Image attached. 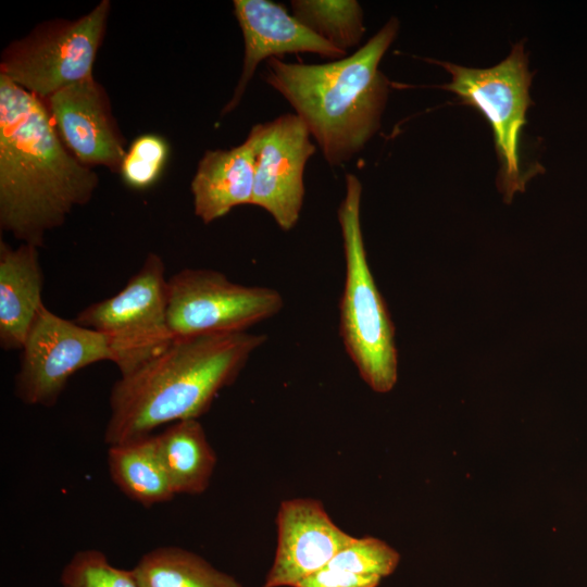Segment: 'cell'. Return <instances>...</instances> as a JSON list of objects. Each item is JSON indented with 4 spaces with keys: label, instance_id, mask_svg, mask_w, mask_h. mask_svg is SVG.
I'll return each instance as SVG.
<instances>
[{
    "label": "cell",
    "instance_id": "obj_1",
    "mask_svg": "<svg viewBox=\"0 0 587 587\" xmlns=\"http://www.w3.org/2000/svg\"><path fill=\"white\" fill-rule=\"evenodd\" d=\"M97 185V174L65 149L39 98L0 75L1 229L40 247Z\"/></svg>",
    "mask_w": 587,
    "mask_h": 587
},
{
    "label": "cell",
    "instance_id": "obj_2",
    "mask_svg": "<svg viewBox=\"0 0 587 587\" xmlns=\"http://www.w3.org/2000/svg\"><path fill=\"white\" fill-rule=\"evenodd\" d=\"M266 339L248 332L174 338L160 354L113 385L105 444L127 442L165 424L198 420Z\"/></svg>",
    "mask_w": 587,
    "mask_h": 587
},
{
    "label": "cell",
    "instance_id": "obj_3",
    "mask_svg": "<svg viewBox=\"0 0 587 587\" xmlns=\"http://www.w3.org/2000/svg\"><path fill=\"white\" fill-rule=\"evenodd\" d=\"M398 29L392 17L353 54L324 64L266 60L265 83L295 109L332 166L350 161L380 127L388 80L378 65Z\"/></svg>",
    "mask_w": 587,
    "mask_h": 587
},
{
    "label": "cell",
    "instance_id": "obj_4",
    "mask_svg": "<svg viewBox=\"0 0 587 587\" xmlns=\"http://www.w3.org/2000/svg\"><path fill=\"white\" fill-rule=\"evenodd\" d=\"M361 197L359 178L347 174L345 196L337 211L346 265L339 330L361 378L372 390L385 394L398 379V351L394 323L367 261Z\"/></svg>",
    "mask_w": 587,
    "mask_h": 587
},
{
    "label": "cell",
    "instance_id": "obj_5",
    "mask_svg": "<svg viewBox=\"0 0 587 587\" xmlns=\"http://www.w3.org/2000/svg\"><path fill=\"white\" fill-rule=\"evenodd\" d=\"M74 321L105 337L121 376L160 354L174 339L163 259L149 253L122 290L83 309Z\"/></svg>",
    "mask_w": 587,
    "mask_h": 587
},
{
    "label": "cell",
    "instance_id": "obj_6",
    "mask_svg": "<svg viewBox=\"0 0 587 587\" xmlns=\"http://www.w3.org/2000/svg\"><path fill=\"white\" fill-rule=\"evenodd\" d=\"M439 63L451 75V82L442 88L478 109L489 121L500 162L498 188L510 203L515 192L524 191L532 176L520 165L519 155L520 136L532 102V74L523 45L516 43L502 62L488 68Z\"/></svg>",
    "mask_w": 587,
    "mask_h": 587
},
{
    "label": "cell",
    "instance_id": "obj_7",
    "mask_svg": "<svg viewBox=\"0 0 587 587\" xmlns=\"http://www.w3.org/2000/svg\"><path fill=\"white\" fill-rule=\"evenodd\" d=\"M282 295L246 286L209 268H183L167 279V321L174 338L241 333L276 315Z\"/></svg>",
    "mask_w": 587,
    "mask_h": 587
},
{
    "label": "cell",
    "instance_id": "obj_8",
    "mask_svg": "<svg viewBox=\"0 0 587 587\" xmlns=\"http://www.w3.org/2000/svg\"><path fill=\"white\" fill-rule=\"evenodd\" d=\"M110 2L97 4L73 22H59L9 47L1 74L36 95L49 98L60 89L92 76Z\"/></svg>",
    "mask_w": 587,
    "mask_h": 587
},
{
    "label": "cell",
    "instance_id": "obj_9",
    "mask_svg": "<svg viewBox=\"0 0 587 587\" xmlns=\"http://www.w3.org/2000/svg\"><path fill=\"white\" fill-rule=\"evenodd\" d=\"M113 357L105 337L43 305L21 349L16 397L29 405L52 407L79 370Z\"/></svg>",
    "mask_w": 587,
    "mask_h": 587
},
{
    "label": "cell",
    "instance_id": "obj_10",
    "mask_svg": "<svg viewBox=\"0 0 587 587\" xmlns=\"http://www.w3.org/2000/svg\"><path fill=\"white\" fill-rule=\"evenodd\" d=\"M254 185L251 204L264 209L283 230L297 224L304 198L303 173L315 146L297 115L287 113L254 125Z\"/></svg>",
    "mask_w": 587,
    "mask_h": 587
},
{
    "label": "cell",
    "instance_id": "obj_11",
    "mask_svg": "<svg viewBox=\"0 0 587 587\" xmlns=\"http://www.w3.org/2000/svg\"><path fill=\"white\" fill-rule=\"evenodd\" d=\"M276 526L277 547L263 587H296L355 538L338 527L313 498L283 501Z\"/></svg>",
    "mask_w": 587,
    "mask_h": 587
},
{
    "label": "cell",
    "instance_id": "obj_12",
    "mask_svg": "<svg viewBox=\"0 0 587 587\" xmlns=\"http://www.w3.org/2000/svg\"><path fill=\"white\" fill-rule=\"evenodd\" d=\"M233 3L243 35L245 58L241 76L223 114L238 105L263 60L299 52L316 53L334 61L347 57L346 51L312 32L278 3L268 0H235Z\"/></svg>",
    "mask_w": 587,
    "mask_h": 587
},
{
    "label": "cell",
    "instance_id": "obj_13",
    "mask_svg": "<svg viewBox=\"0 0 587 587\" xmlns=\"http://www.w3.org/2000/svg\"><path fill=\"white\" fill-rule=\"evenodd\" d=\"M47 100L61 139L80 163L121 167L126 151L92 76L60 89Z\"/></svg>",
    "mask_w": 587,
    "mask_h": 587
},
{
    "label": "cell",
    "instance_id": "obj_14",
    "mask_svg": "<svg viewBox=\"0 0 587 587\" xmlns=\"http://www.w3.org/2000/svg\"><path fill=\"white\" fill-rule=\"evenodd\" d=\"M38 248L26 242L12 248L0 241V346L4 350L22 349L45 305Z\"/></svg>",
    "mask_w": 587,
    "mask_h": 587
},
{
    "label": "cell",
    "instance_id": "obj_15",
    "mask_svg": "<svg viewBox=\"0 0 587 587\" xmlns=\"http://www.w3.org/2000/svg\"><path fill=\"white\" fill-rule=\"evenodd\" d=\"M255 149L247 139L229 150L205 151L191 182L195 214L209 224L232 209L251 204Z\"/></svg>",
    "mask_w": 587,
    "mask_h": 587
},
{
    "label": "cell",
    "instance_id": "obj_16",
    "mask_svg": "<svg viewBox=\"0 0 587 587\" xmlns=\"http://www.w3.org/2000/svg\"><path fill=\"white\" fill-rule=\"evenodd\" d=\"M154 438L175 495L203 494L217 459L201 423L198 420L178 421Z\"/></svg>",
    "mask_w": 587,
    "mask_h": 587
},
{
    "label": "cell",
    "instance_id": "obj_17",
    "mask_svg": "<svg viewBox=\"0 0 587 587\" xmlns=\"http://www.w3.org/2000/svg\"><path fill=\"white\" fill-rule=\"evenodd\" d=\"M107 461L115 485L142 507L167 502L176 496L161 461L154 435L109 446Z\"/></svg>",
    "mask_w": 587,
    "mask_h": 587
},
{
    "label": "cell",
    "instance_id": "obj_18",
    "mask_svg": "<svg viewBox=\"0 0 587 587\" xmlns=\"http://www.w3.org/2000/svg\"><path fill=\"white\" fill-rule=\"evenodd\" d=\"M133 573L140 587H243L199 554L175 546L147 552Z\"/></svg>",
    "mask_w": 587,
    "mask_h": 587
},
{
    "label": "cell",
    "instance_id": "obj_19",
    "mask_svg": "<svg viewBox=\"0 0 587 587\" xmlns=\"http://www.w3.org/2000/svg\"><path fill=\"white\" fill-rule=\"evenodd\" d=\"M294 16L337 49L358 46L363 37V11L355 0H294Z\"/></svg>",
    "mask_w": 587,
    "mask_h": 587
},
{
    "label": "cell",
    "instance_id": "obj_20",
    "mask_svg": "<svg viewBox=\"0 0 587 587\" xmlns=\"http://www.w3.org/2000/svg\"><path fill=\"white\" fill-rule=\"evenodd\" d=\"M63 587H140L133 570L113 566L96 549L76 552L61 573Z\"/></svg>",
    "mask_w": 587,
    "mask_h": 587
},
{
    "label": "cell",
    "instance_id": "obj_21",
    "mask_svg": "<svg viewBox=\"0 0 587 587\" xmlns=\"http://www.w3.org/2000/svg\"><path fill=\"white\" fill-rule=\"evenodd\" d=\"M399 560V553L385 541L355 537L326 566L382 579L395 571Z\"/></svg>",
    "mask_w": 587,
    "mask_h": 587
},
{
    "label": "cell",
    "instance_id": "obj_22",
    "mask_svg": "<svg viewBox=\"0 0 587 587\" xmlns=\"http://www.w3.org/2000/svg\"><path fill=\"white\" fill-rule=\"evenodd\" d=\"M168 155L166 141L153 134L136 138L121 164L124 182L136 189L150 187L160 177Z\"/></svg>",
    "mask_w": 587,
    "mask_h": 587
},
{
    "label": "cell",
    "instance_id": "obj_23",
    "mask_svg": "<svg viewBox=\"0 0 587 587\" xmlns=\"http://www.w3.org/2000/svg\"><path fill=\"white\" fill-rule=\"evenodd\" d=\"M380 578L327 566L301 580L296 587H377Z\"/></svg>",
    "mask_w": 587,
    "mask_h": 587
}]
</instances>
